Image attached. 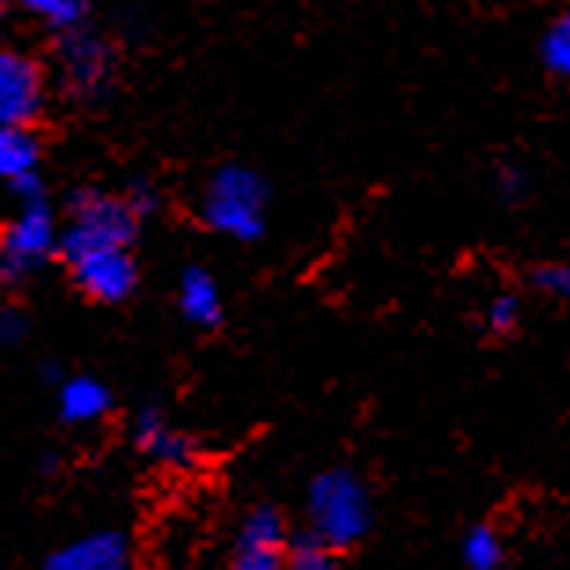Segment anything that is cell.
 Masks as SVG:
<instances>
[{
  "label": "cell",
  "instance_id": "1",
  "mask_svg": "<svg viewBox=\"0 0 570 570\" xmlns=\"http://www.w3.org/2000/svg\"><path fill=\"white\" fill-rule=\"evenodd\" d=\"M265 206L269 188L247 166H222L206 185L203 196V222L239 244H250L265 233Z\"/></svg>",
  "mask_w": 570,
  "mask_h": 570
},
{
  "label": "cell",
  "instance_id": "2",
  "mask_svg": "<svg viewBox=\"0 0 570 570\" xmlns=\"http://www.w3.org/2000/svg\"><path fill=\"white\" fill-rule=\"evenodd\" d=\"M309 519L317 541L327 549H346L365 538L372 508L361 479L350 471H324L309 490Z\"/></svg>",
  "mask_w": 570,
  "mask_h": 570
},
{
  "label": "cell",
  "instance_id": "3",
  "mask_svg": "<svg viewBox=\"0 0 570 570\" xmlns=\"http://www.w3.org/2000/svg\"><path fill=\"white\" fill-rule=\"evenodd\" d=\"M137 210L129 199L118 196H100V191H85L75 199L70 210V225L59 233V254L92 250V247H129L137 236Z\"/></svg>",
  "mask_w": 570,
  "mask_h": 570
},
{
  "label": "cell",
  "instance_id": "4",
  "mask_svg": "<svg viewBox=\"0 0 570 570\" xmlns=\"http://www.w3.org/2000/svg\"><path fill=\"white\" fill-rule=\"evenodd\" d=\"M52 250H59V228L45 199H27L22 214L0 233V281L16 284L30 276Z\"/></svg>",
  "mask_w": 570,
  "mask_h": 570
},
{
  "label": "cell",
  "instance_id": "5",
  "mask_svg": "<svg viewBox=\"0 0 570 570\" xmlns=\"http://www.w3.org/2000/svg\"><path fill=\"white\" fill-rule=\"evenodd\" d=\"M78 287L96 302H122L137 287V265L129 247H92L67 258Z\"/></svg>",
  "mask_w": 570,
  "mask_h": 570
},
{
  "label": "cell",
  "instance_id": "6",
  "mask_svg": "<svg viewBox=\"0 0 570 570\" xmlns=\"http://www.w3.org/2000/svg\"><path fill=\"white\" fill-rule=\"evenodd\" d=\"M45 81L30 56L0 48V126H30L41 115Z\"/></svg>",
  "mask_w": 570,
  "mask_h": 570
},
{
  "label": "cell",
  "instance_id": "7",
  "mask_svg": "<svg viewBox=\"0 0 570 570\" xmlns=\"http://www.w3.org/2000/svg\"><path fill=\"white\" fill-rule=\"evenodd\" d=\"M59 70H63L67 89H75L78 96H100L104 85L111 81V52L100 38L92 33L67 30L59 38Z\"/></svg>",
  "mask_w": 570,
  "mask_h": 570
},
{
  "label": "cell",
  "instance_id": "8",
  "mask_svg": "<svg viewBox=\"0 0 570 570\" xmlns=\"http://www.w3.org/2000/svg\"><path fill=\"white\" fill-rule=\"evenodd\" d=\"M45 570H137L129 541L118 530L89 533L48 556Z\"/></svg>",
  "mask_w": 570,
  "mask_h": 570
},
{
  "label": "cell",
  "instance_id": "9",
  "mask_svg": "<svg viewBox=\"0 0 570 570\" xmlns=\"http://www.w3.org/2000/svg\"><path fill=\"white\" fill-rule=\"evenodd\" d=\"M137 445L148 456L159 460V464H169V468L196 464V442H191L188 434L169 428L159 409H144L137 416Z\"/></svg>",
  "mask_w": 570,
  "mask_h": 570
},
{
  "label": "cell",
  "instance_id": "10",
  "mask_svg": "<svg viewBox=\"0 0 570 570\" xmlns=\"http://www.w3.org/2000/svg\"><path fill=\"white\" fill-rule=\"evenodd\" d=\"M180 313L199 327H217L225 317L222 291H217L214 276L199 269V265H191V269L180 276Z\"/></svg>",
  "mask_w": 570,
  "mask_h": 570
},
{
  "label": "cell",
  "instance_id": "11",
  "mask_svg": "<svg viewBox=\"0 0 570 570\" xmlns=\"http://www.w3.org/2000/svg\"><path fill=\"white\" fill-rule=\"evenodd\" d=\"M107 409H111V391L92 375H75L59 386V416L67 423H92L107 416Z\"/></svg>",
  "mask_w": 570,
  "mask_h": 570
},
{
  "label": "cell",
  "instance_id": "12",
  "mask_svg": "<svg viewBox=\"0 0 570 570\" xmlns=\"http://www.w3.org/2000/svg\"><path fill=\"white\" fill-rule=\"evenodd\" d=\"M38 174V140L27 126H0V177L8 185Z\"/></svg>",
  "mask_w": 570,
  "mask_h": 570
},
{
  "label": "cell",
  "instance_id": "13",
  "mask_svg": "<svg viewBox=\"0 0 570 570\" xmlns=\"http://www.w3.org/2000/svg\"><path fill=\"white\" fill-rule=\"evenodd\" d=\"M19 4L59 33L78 30L85 22V0H19Z\"/></svg>",
  "mask_w": 570,
  "mask_h": 570
},
{
  "label": "cell",
  "instance_id": "14",
  "mask_svg": "<svg viewBox=\"0 0 570 570\" xmlns=\"http://www.w3.org/2000/svg\"><path fill=\"white\" fill-rule=\"evenodd\" d=\"M239 544H258V549H284V519L273 508H258L250 512L239 533Z\"/></svg>",
  "mask_w": 570,
  "mask_h": 570
},
{
  "label": "cell",
  "instance_id": "15",
  "mask_svg": "<svg viewBox=\"0 0 570 570\" xmlns=\"http://www.w3.org/2000/svg\"><path fill=\"white\" fill-rule=\"evenodd\" d=\"M464 560L471 570H497L504 560V549H501V538L490 530V527H479L468 533L464 541Z\"/></svg>",
  "mask_w": 570,
  "mask_h": 570
},
{
  "label": "cell",
  "instance_id": "16",
  "mask_svg": "<svg viewBox=\"0 0 570 570\" xmlns=\"http://www.w3.org/2000/svg\"><path fill=\"white\" fill-rule=\"evenodd\" d=\"M541 59H544V67H549L556 78H567L570 81V30L560 27V22H556V27L544 33Z\"/></svg>",
  "mask_w": 570,
  "mask_h": 570
},
{
  "label": "cell",
  "instance_id": "17",
  "mask_svg": "<svg viewBox=\"0 0 570 570\" xmlns=\"http://www.w3.org/2000/svg\"><path fill=\"white\" fill-rule=\"evenodd\" d=\"M533 284L552 298H570V262H544L533 269Z\"/></svg>",
  "mask_w": 570,
  "mask_h": 570
},
{
  "label": "cell",
  "instance_id": "18",
  "mask_svg": "<svg viewBox=\"0 0 570 570\" xmlns=\"http://www.w3.org/2000/svg\"><path fill=\"white\" fill-rule=\"evenodd\" d=\"M233 570H287L281 549H258V544H239Z\"/></svg>",
  "mask_w": 570,
  "mask_h": 570
},
{
  "label": "cell",
  "instance_id": "19",
  "mask_svg": "<svg viewBox=\"0 0 570 570\" xmlns=\"http://www.w3.org/2000/svg\"><path fill=\"white\" fill-rule=\"evenodd\" d=\"M487 324H490V332H497V335H508V332H512V327L519 324V298H515V295L493 298V302H490V313H487Z\"/></svg>",
  "mask_w": 570,
  "mask_h": 570
},
{
  "label": "cell",
  "instance_id": "20",
  "mask_svg": "<svg viewBox=\"0 0 570 570\" xmlns=\"http://www.w3.org/2000/svg\"><path fill=\"white\" fill-rule=\"evenodd\" d=\"M287 570H335L332 556H327L324 544H298L295 556L287 560Z\"/></svg>",
  "mask_w": 570,
  "mask_h": 570
},
{
  "label": "cell",
  "instance_id": "21",
  "mask_svg": "<svg viewBox=\"0 0 570 570\" xmlns=\"http://www.w3.org/2000/svg\"><path fill=\"white\" fill-rule=\"evenodd\" d=\"M22 332H27V321L16 306H0V346H11L19 343Z\"/></svg>",
  "mask_w": 570,
  "mask_h": 570
},
{
  "label": "cell",
  "instance_id": "22",
  "mask_svg": "<svg viewBox=\"0 0 570 570\" xmlns=\"http://www.w3.org/2000/svg\"><path fill=\"white\" fill-rule=\"evenodd\" d=\"M497 188H501L504 199H519L527 191V174L515 166H501L497 169Z\"/></svg>",
  "mask_w": 570,
  "mask_h": 570
},
{
  "label": "cell",
  "instance_id": "23",
  "mask_svg": "<svg viewBox=\"0 0 570 570\" xmlns=\"http://www.w3.org/2000/svg\"><path fill=\"white\" fill-rule=\"evenodd\" d=\"M560 27H567V30H570V11H567V16L560 19Z\"/></svg>",
  "mask_w": 570,
  "mask_h": 570
},
{
  "label": "cell",
  "instance_id": "24",
  "mask_svg": "<svg viewBox=\"0 0 570 570\" xmlns=\"http://www.w3.org/2000/svg\"><path fill=\"white\" fill-rule=\"evenodd\" d=\"M4 4H8V0H0V8H4Z\"/></svg>",
  "mask_w": 570,
  "mask_h": 570
}]
</instances>
